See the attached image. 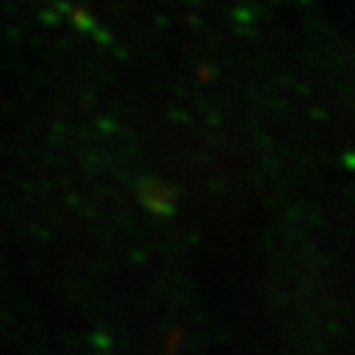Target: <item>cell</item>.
<instances>
[]
</instances>
